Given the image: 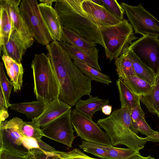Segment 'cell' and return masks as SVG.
<instances>
[{
    "label": "cell",
    "instance_id": "1",
    "mask_svg": "<svg viewBox=\"0 0 159 159\" xmlns=\"http://www.w3.org/2000/svg\"><path fill=\"white\" fill-rule=\"evenodd\" d=\"M48 57L60 87L59 98L71 106L92 92L91 80L76 65L59 42L46 46Z\"/></svg>",
    "mask_w": 159,
    "mask_h": 159
},
{
    "label": "cell",
    "instance_id": "2",
    "mask_svg": "<svg viewBox=\"0 0 159 159\" xmlns=\"http://www.w3.org/2000/svg\"><path fill=\"white\" fill-rule=\"evenodd\" d=\"M83 0H56L54 8L59 16L62 27L75 31L104 47L99 27L83 9Z\"/></svg>",
    "mask_w": 159,
    "mask_h": 159
},
{
    "label": "cell",
    "instance_id": "3",
    "mask_svg": "<svg viewBox=\"0 0 159 159\" xmlns=\"http://www.w3.org/2000/svg\"><path fill=\"white\" fill-rule=\"evenodd\" d=\"M97 123L105 131L112 146L123 145L139 153L147 142L145 138L139 137L130 129L131 120L128 108L115 110L107 117L99 119Z\"/></svg>",
    "mask_w": 159,
    "mask_h": 159
},
{
    "label": "cell",
    "instance_id": "4",
    "mask_svg": "<svg viewBox=\"0 0 159 159\" xmlns=\"http://www.w3.org/2000/svg\"><path fill=\"white\" fill-rule=\"evenodd\" d=\"M34 93L37 100L48 103L59 98L60 87L54 70L47 55L36 54L32 62Z\"/></svg>",
    "mask_w": 159,
    "mask_h": 159
},
{
    "label": "cell",
    "instance_id": "5",
    "mask_svg": "<svg viewBox=\"0 0 159 159\" xmlns=\"http://www.w3.org/2000/svg\"><path fill=\"white\" fill-rule=\"evenodd\" d=\"M107 58L111 62L120 56L138 39L133 28L125 19L113 25L99 27Z\"/></svg>",
    "mask_w": 159,
    "mask_h": 159
},
{
    "label": "cell",
    "instance_id": "6",
    "mask_svg": "<svg viewBox=\"0 0 159 159\" xmlns=\"http://www.w3.org/2000/svg\"><path fill=\"white\" fill-rule=\"evenodd\" d=\"M37 0H21L19 7L21 15L34 39L46 46L53 40L42 16Z\"/></svg>",
    "mask_w": 159,
    "mask_h": 159
},
{
    "label": "cell",
    "instance_id": "7",
    "mask_svg": "<svg viewBox=\"0 0 159 159\" xmlns=\"http://www.w3.org/2000/svg\"><path fill=\"white\" fill-rule=\"evenodd\" d=\"M70 119L77 136L83 140L105 146H112L106 133L97 123L75 108L72 110Z\"/></svg>",
    "mask_w": 159,
    "mask_h": 159
},
{
    "label": "cell",
    "instance_id": "8",
    "mask_svg": "<svg viewBox=\"0 0 159 159\" xmlns=\"http://www.w3.org/2000/svg\"><path fill=\"white\" fill-rule=\"evenodd\" d=\"M120 5L125 11L130 24L136 34L143 36L159 37V21L145 10L140 3L137 6L122 2Z\"/></svg>",
    "mask_w": 159,
    "mask_h": 159
},
{
    "label": "cell",
    "instance_id": "9",
    "mask_svg": "<svg viewBox=\"0 0 159 159\" xmlns=\"http://www.w3.org/2000/svg\"><path fill=\"white\" fill-rule=\"evenodd\" d=\"M157 75L159 73V39L151 35L143 36L132 43L129 48Z\"/></svg>",
    "mask_w": 159,
    "mask_h": 159
},
{
    "label": "cell",
    "instance_id": "10",
    "mask_svg": "<svg viewBox=\"0 0 159 159\" xmlns=\"http://www.w3.org/2000/svg\"><path fill=\"white\" fill-rule=\"evenodd\" d=\"M71 111L41 128L44 136L72 147L75 137L70 119Z\"/></svg>",
    "mask_w": 159,
    "mask_h": 159
},
{
    "label": "cell",
    "instance_id": "11",
    "mask_svg": "<svg viewBox=\"0 0 159 159\" xmlns=\"http://www.w3.org/2000/svg\"><path fill=\"white\" fill-rule=\"evenodd\" d=\"M23 121L21 119L15 117L0 122V148L28 152L22 145L25 137L21 130Z\"/></svg>",
    "mask_w": 159,
    "mask_h": 159
},
{
    "label": "cell",
    "instance_id": "12",
    "mask_svg": "<svg viewBox=\"0 0 159 159\" xmlns=\"http://www.w3.org/2000/svg\"><path fill=\"white\" fill-rule=\"evenodd\" d=\"M21 0H0V4L5 7L13 22L15 29L24 42L27 49L33 44L34 38L20 13Z\"/></svg>",
    "mask_w": 159,
    "mask_h": 159
},
{
    "label": "cell",
    "instance_id": "13",
    "mask_svg": "<svg viewBox=\"0 0 159 159\" xmlns=\"http://www.w3.org/2000/svg\"><path fill=\"white\" fill-rule=\"evenodd\" d=\"M72 110L71 106L59 98L46 104L41 114L38 117L31 120L36 125L43 128Z\"/></svg>",
    "mask_w": 159,
    "mask_h": 159
},
{
    "label": "cell",
    "instance_id": "14",
    "mask_svg": "<svg viewBox=\"0 0 159 159\" xmlns=\"http://www.w3.org/2000/svg\"><path fill=\"white\" fill-rule=\"evenodd\" d=\"M61 41L71 45L98 61L99 50L95 44L76 32L62 28Z\"/></svg>",
    "mask_w": 159,
    "mask_h": 159
},
{
    "label": "cell",
    "instance_id": "15",
    "mask_svg": "<svg viewBox=\"0 0 159 159\" xmlns=\"http://www.w3.org/2000/svg\"><path fill=\"white\" fill-rule=\"evenodd\" d=\"M81 5L84 10L99 27L115 25L121 21L102 6L96 4L90 0H83Z\"/></svg>",
    "mask_w": 159,
    "mask_h": 159
},
{
    "label": "cell",
    "instance_id": "16",
    "mask_svg": "<svg viewBox=\"0 0 159 159\" xmlns=\"http://www.w3.org/2000/svg\"><path fill=\"white\" fill-rule=\"evenodd\" d=\"M43 18L52 37V40L59 42L61 41L62 26L59 16L52 6L42 3L39 4Z\"/></svg>",
    "mask_w": 159,
    "mask_h": 159
},
{
    "label": "cell",
    "instance_id": "17",
    "mask_svg": "<svg viewBox=\"0 0 159 159\" xmlns=\"http://www.w3.org/2000/svg\"><path fill=\"white\" fill-rule=\"evenodd\" d=\"M0 47L2 56H8L19 63H21L22 57L27 48L18 33L14 29L11 35L9 41Z\"/></svg>",
    "mask_w": 159,
    "mask_h": 159
},
{
    "label": "cell",
    "instance_id": "18",
    "mask_svg": "<svg viewBox=\"0 0 159 159\" xmlns=\"http://www.w3.org/2000/svg\"><path fill=\"white\" fill-rule=\"evenodd\" d=\"M7 73L13 86L14 92L20 90L22 86L24 69L21 63H19L8 56H2Z\"/></svg>",
    "mask_w": 159,
    "mask_h": 159
},
{
    "label": "cell",
    "instance_id": "19",
    "mask_svg": "<svg viewBox=\"0 0 159 159\" xmlns=\"http://www.w3.org/2000/svg\"><path fill=\"white\" fill-rule=\"evenodd\" d=\"M85 100L80 99L76 103L75 108L87 117L92 119L93 115L97 111L101 110L102 107L109 103L108 99H102L98 96H89Z\"/></svg>",
    "mask_w": 159,
    "mask_h": 159
},
{
    "label": "cell",
    "instance_id": "20",
    "mask_svg": "<svg viewBox=\"0 0 159 159\" xmlns=\"http://www.w3.org/2000/svg\"><path fill=\"white\" fill-rule=\"evenodd\" d=\"M126 52L128 57L133 64L136 76L145 80L151 85L154 86L156 82V74L143 62L131 49L128 48Z\"/></svg>",
    "mask_w": 159,
    "mask_h": 159
},
{
    "label": "cell",
    "instance_id": "21",
    "mask_svg": "<svg viewBox=\"0 0 159 159\" xmlns=\"http://www.w3.org/2000/svg\"><path fill=\"white\" fill-rule=\"evenodd\" d=\"M46 104L40 101H33L11 104L10 108L17 112L25 114L31 120L39 117L43 112Z\"/></svg>",
    "mask_w": 159,
    "mask_h": 159
},
{
    "label": "cell",
    "instance_id": "22",
    "mask_svg": "<svg viewBox=\"0 0 159 159\" xmlns=\"http://www.w3.org/2000/svg\"><path fill=\"white\" fill-rule=\"evenodd\" d=\"M121 108L131 109L140 103V96L133 93L123 81L119 78L116 81Z\"/></svg>",
    "mask_w": 159,
    "mask_h": 159
},
{
    "label": "cell",
    "instance_id": "23",
    "mask_svg": "<svg viewBox=\"0 0 159 159\" xmlns=\"http://www.w3.org/2000/svg\"><path fill=\"white\" fill-rule=\"evenodd\" d=\"M0 46L9 41L14 27L6 7L0 4Z\"/></svg>",
    "mask_w": 159,
    "mask_h": 159
},
{
    "label": "cell",
    "instance_id": "24",
    "mask_svg": "<svg viewBox=\"0 0 159 159\" xmlns=\"http://www.w3.org/2000/svg\"><path fill=\"white\" fill-rule=\"evenodd\" d=\"M120 79L133 93L139 96L149 94L153 86L136 76H125Z\"/></svg>",
    "mask_w": 159,
    "mask_h": 159
},
{
    "label": "cell",
    "instance_id": "25",
    "mask_svg": "<svg viewBox=\"0 0 159 159\" xmlns=\"http://www.w3.org/2000/svg\"><path fill=\"white\" fill-rule=\"evenodd\" d=\"M59 43L67 51L70 58L73 61H82L100 71L102 70L98 60L71 45L61 41Z\"/></svg>",
    "mask_w": 159,
    "mask_h": 159
},
{
    "label": "cell",
    "instance_id": "26",
    "mask_svg": "<svg viewBox=\"0 0 159 159\" xmlns=\"http://www.w3.org/2000/svg\"><path fill=\"white\" fill-rule=\"evenodd\" d=\"M140 101L151 113L159 114V73L150 93L140 96Z\"/></svg>",
    "mask_w": 159,
    "mask_h": 159
},
{
    "label": "cell",
    "instance_id": "27",
    "mask_svg": "<svg viewBox=\"0 0 159 159\" xmlns=\"http://www.w3.org/2000/svg\"><path fill=\"white\" fill-rule=\"evenodd\" d=\"M74 63L82 72L89 78L91 81L109 85L112 83L110 77L82 61L75 60Z\"/></svg>",
    "mask_w": 159,
    "mask_h": 159
},
{
    "label": "cell",
    "instance_id": "28",
    "mask_svg": "<svg viewBox=\"0 0 159 159\" xmlns=\"http://www.w3.org/2000/svg\"><path fill=\"white\" fill-rule=\"evenodd\" d=\"M115 64L119 78L125 76H136L133 64L128 57L126 51L115 59Z\"/></svg>",
    "mask_w": 159,
    "mask_h": 159
},
{
    "label": "cell",
    "instance_id": "29",
    "mask_svg": "<svg viewBox=\"0 0 159 159\" xmlns=\"http://www.w3.org/2000/svg\"><path fill=\"white\" fill-rule=\"evenodd\" d=\"M99 146L107 151L111 159H128L137 153L129 148H117L99 144Z\"/></svg>",
    "mask_w": 159,
    "mask_h": 159
},
{
    "label": "cell",
    "instance_id": "30",
    "mask_svg": "<svg viewBox=\"0 0 159 159\" xmlns=\"http://www.w3.org/2000/svg\"><path fill=\"white\" fill-rule=\"evenodd\" d=\"M84 152L91 154L102 159H111L107 151L100 147L99 144L83 140L78 145Z\"/></svg>",
    "mask_w": 159,
    "mask_h": 159
},
{
    "label": "cell",
    "instance_id": "31",
    "mask_svg": "<svg viewBox=\"0 0 159 159\" xmlns=\"http://www.w3.org/2000/svg\"><path fill=\"white\" fill-rule=\"evenodd\" d=\"M0 87L2 90L6 106L8 108L11 105L9 98L13 86L12 82L7 78L5 73L3 64L1 62L0 63Z\"/></svg>",
    "mask_w": 159,
    "mask_h": 159
},
{
    "label": "cell",
    "instance_id": "32",
    "mask_svg": "<svg viewBox=\"0 0 159 159\" xmlns=\"http://www.w3.org/2000/svg\"><path fill=\"white\" fill-rule=\"evenodd\" d=\"M102 6L120 21L124 20L125 11L116 0H100Z\"/></svg>",
    "mask_w": 159,
    "mask_h": 159
},
{
    "label": "cell",
    "instance_id": "33",
    "mask_svg": "<svg viewBox=\"0 0 159 159\" xmlns=\"http://www.w3.org/2000/svg\"><path fill=\"white\" fill-rule=\"evenodd\" d=\"M40 127L36 125L33 122L23 121L21 130L24 135L37 140L41 139L44 135Z\"/></svg>",
    "mask_w": 159,
    "mask_h": 159
},
{
    "label": "cell",
    "instance_id": "34",
    "mask_svg": "<svg viewBox=\"0 0 159 159\" xmlns=\"http://www.w3.org/2000/svg\"><path fill=\"white\" fill-rule=\"evenodd\" d=\"M130 129L136 134L140 132L147 137L156 134L157 131L153 130L146 121L145 118L140 119L137 121L131 122Z\"/></svg>",
    "mask_w": 159,
    "mask_h": 159
},
{
    "label": "cell",
    "instance_id": "35",
    "mask_svg": "<svg viewBox=\"0 0 159 159\" xmlns=\"http://www.w3.org/2000/svg\"><path fill=\"white\" fill-rule=\"evenodd\" d=\"M28 152L0 148V159H25Z\"/></svg>",
    "mask_w": 159,
    "mask_h": 159
},
{
    "label": "cell",
    "instance_id": "36",
    "mask_svg": "<svg viewBox=\"0 0 159 159\" xmlns=\"http://www.w3.org/2000/svg\"><path fill=\"white\" fill-rule=\"evenodd\" d=\"M58 151L47 152L40 149H35L28 152L25 159H57Z\"/></svg>",
    "mask_w": 159,
    "mask_h": 159
},
{
    "label": "cell",
    "instance_id": "37",
    "mask_svg": "<svg viewBox=\"0 0 159 159\" xmlns=\"http://www.w3.org/2000/svg\"><path fill=\"white\" fill-rule=\"evenodd\" d=\"M58 155L57 159H102L90 157L77 148L68 152L58 151Z\"/></svg>",
    "mask_w": 159,
    "mask_h": 159
},
{
    "label": "cell",
    "instance_id": "38",
    "mask_svg": "<svg viewBox=\"0 0 159 159\" xmlns=\"http://www.w3.org/2000/svg\"><path fill=\"white\" fill-rule=\"evenodd\" d=\"M7 107L2 90L0 87V122L4 121L9 116Z\"/></svg>",
    "mask_w": 159,
    "mask_h": 159
},
{
    "label": "cell",
    "instance_id": "39",
    "mask_svg": "<svg viewBox=\"0 0 159 159\" xmlns=\"http://www.w3.org/2000/svg\"><path fill=\"white\" fill-rule=\"evenodd\" d=\"M22 145L28 152L35 149L39 148L38 141L35 139L25 137L23 139Z\"/></svg>",
    "mask_w": 159,
    "mask_h": 159
},
{
    "label": "cell",
    "instance_id": "40",
    "mask_svg": "<svg viewBox=\"0 0 159 159\" xmlns=\"http://www.w3.org/2000/svg\"><path fill=\"white\" fill-rule=\"evenodd\" d=\"M131 122H134L143 118H145V114L141 108L140 103L136 107L130 109Z\"/></svg>",
    "mask_w": 159,
    "mask_h": 159
},
{
    "label": "cell",
    "instance_id": "41",
    "mask_svg": "<svg viewBox=\"0 0 159 159\" xmlns=\"http://www.w3.org/2000/svg\"><path fill=\"white\" fill-rule=\"evenodd\" d=\"M39 149L47 152H57L55 148L48 145L44 142L41 139L37 140Z\"/></svg>",
    "mask_w": 159,
    "mask_h": 159
},
{
    "label": "cell",
    "instance_id": "42",
    "mask_svg": "<svg viewBox=\"0 0 159 159\" xmlns=\"http://www.w3.org/2000/svg\"><path fill=\"white\" fill-rule=\"evenodd\" d=\"M112 107L108 104L104 106L101 109L102 112L106 115H110L111 113Z\"/></svg>",
    "mask_w": 159,
    "mask_h": 159
},
{
    "label": "cell",
    "instance_id": "43",
    "mask_svg": "<svg viewBox=\"0 0 159 159\" xmlns=\"http://www.w3.org/2000/svg\"><path fill=\"white\" fill-rule=\"evenodd\" d=\"M147 141H150L159 143V131L155 134L145 138Z\"/></svg>",
    "mask_w": 159,
    "mask_h": 159
},
{
    "label": "cell",
    "instance_id": "44",
    "mask_svg": "<svg viewBox=\"0 0 159 159\" xmlns=\"http://www.w3.org/2000/svg\"><path fill=\"white\" fill-rule=\"evenodd\" d=\"M128 159H156L150 155L147 157L141 156L140 153H137Z\"/></svg>",
    "mask_w": 159,
    "mask_h": 159
},
{
    "label": "cell",
    "instance_id": "45",
    "mask_svg": "<svg viewBox=\"0 0 159 159\" xmlns=\"http://www.w3.org/2000/svg\"><path fill=\"white\" fill-rule=\"evenodd\" d=\"M56 0H39L40 3H43L46 5L52 6V3L56 2Z\"/></svg>",
    "mask_w": 159,
    "mask_h": 159
},
{
    "label": "cell",
    "instance_id": "46",
    "mask_svg": "<svg viewBox=\"0 0 159 159\" xmlns=\"http://www.w3.org/2000/svg\"><path fill=\"white\" fill-rule=\"evenodd\" d=\"M93 3L100 5L102 6L100 0H90Z\"/></svg>",
    "mask_w": 159,
    "mask_h": 159
},
{
    "label": "cell",
    "instance_id": "47",
    "mask_svg": "<svg viewBox=\"0 0 159 159\" xmlns=\"http://www.w3.org/2000/svg\"><path fill=\"white\" fill-rule=\"evenodd\" d=\"M157 116L159 118V114H157Z\"/></svg>",
    "mask_w": 159,
    "mask_h": 159
}]
</instances>
